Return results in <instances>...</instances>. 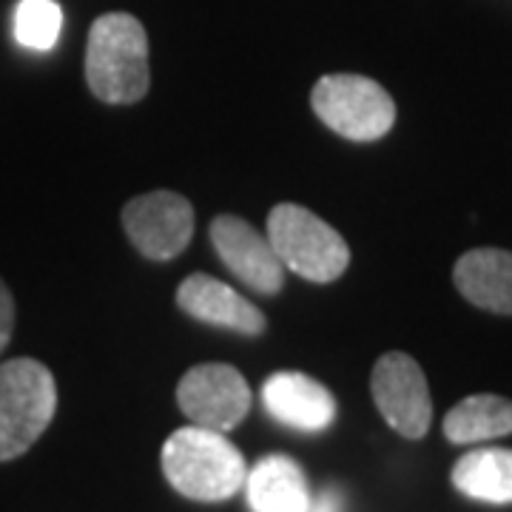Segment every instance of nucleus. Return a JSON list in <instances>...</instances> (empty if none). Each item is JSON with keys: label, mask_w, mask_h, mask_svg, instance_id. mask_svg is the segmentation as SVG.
I'll use <instances>...</instances> for the list:
<instances>
[{"label": "nucleus", "mask_w": 512, "mask_h": 512, "mask_svg": "<svg viewBox=\"0 0 512 512\" xmlns=\"http://www.w3.org/2000/svg\"><path fill=\"white\" fill-rule=\"evenodd\" d=\"M86 83L100 103L131 106L151 86L148 35L128 12H109L94 20L86 46Z\"/></svg>", "instance_id": "nucleus-1"}, {"label": "nucleus", "mask_w": 512, "mask_h": 512, "mask_svg": "<svg viewBox=\"0 0 512 512\" xmlns=\"http://www.w3.org/2000/svg\"><path fill=\"white\" fill-rule=\"evenodd\" d=\"M163 473L180 495L214 504L245 487L248 464L225 433L188 424L165 439Z\"/></svg>", "instance_id": "nucleus-2"}, {"label": "nucleus", "mask_w": 512, "mask_h": 512, "mask_svg": "<svg viewBox=\"0 0 512 512\" xmlns=\"http://www.w3.org/2000/svg\"><path fill=\"white\" fill-rule=\"evenodd\" d=\"M265 234L279 262L308 282L328 285L348 271L350 248L345 237L296 202H279L271 208Z\"/></svg>", "instance_id": "nucleus-3"}, {"label": "nucleus", "mask_w": 512, "mask_h": 512, "mask_svg": "<svg viewBox=\"0 0 512 512\" xmlns=\"http://www.w3.org/2000/svg\"><path fill=\"white\" fill-rule=\"evenodd\" d=\"M57 384L37 359H9L0 365V461L23 456L52 424Z\"/></svg>", "instance_id": "nucleus-4"}, {"label": "nucleus", "mask_w": 512, "mask_h": 512, "mask_svg": "<svg viewBox=\"0 0 512 512\" xmlns=\"http://www.w3.org/2000/svg\"><path fill=\"white\" fill-rule=\"evenodd\" d=\"M316 117L353 143H373L396 123V103L365 74H325L311 92Z\"/></svg>", "instance_id": "nucleus-5"}, {"label": "nucleus", "mask_w": 512, "mask_h": 512, "mask_svg": "<svg viewBox=\"0 0 512 512\" xmlns=\"http://www.w3.org/2000/svg\"><path fill=\"white\" fill-rule=\"evenodd\" d=\"M373 402L384 421L404 439H424L433 421V399L421 365L402 350H390L370 376Z\"/></svg>", "instance_id": "nucleus-6"}, {"label": "nucleus", "mask_w": 512, "mask_h": 512, "mask_svg": "<svg viewBox=\"0 0 512 512\" xmlns=\"http://www.w3.org/2000/svg\"><path fill=\"white\" fill-rule=\"evenodd\" d=\"M177 402L191 424L228 433L248 416L254 396L237 367L211 362L185 373L177 384Z\"/></svg>", "instance_id": "nucleus-7"}, {"label": "nucleus", "mask_w": 512, "mask_h": 512, "mask_svg": "<svg viewBox=\"0 0 512 512\" xmlns=\"http://www.w3.org/2000/svg\"><path fill=\"white\" fill-rule=\"evenodd\" d=\"M123 228L140 254L168 262L183 254L194 237V208L177 191H151L123 208Z\"/></svg>", "instance_id": "nucleus-8"}, {"label": "nucleus", "mask_w": 512, "mask_h": 512, "mask_svg": "<svg viewBox=\"0 0 512 512\" xmlns=\"http://www.w3.org/2000/svg\"><path fill=\"white\" fill-rule=\"evenodd\" d=\"M211 245L231 274L251 291L274 296L285 288V265L279 262L268 234L234 214H220L211 222Z\"/></svg>", "instance_id": "nucleus-9"}, {"label": "nucleus", "mask_w": 512, "mask_h": 512, "mask_svg": "<svg viewBox=\"0 0 512 512\" xmlns=\"http://www.w3.org/2000/svg\"><path fill=\"white\" fill-rule=\"evenodd\" d=\"M177 305L197 322L234 330L242 336H262L268 328L265 313L259 311L254 302H248L231 285L208 274L188 276L177 291Z\"/></svg>", "instance_id": "nucleus-10"}, {"label": "nucleus", "mask_w": 512, "mask_h": 512, "mask_svg": "<svg viewBox=\"0 0 512 512\" xmlns=\"http://www.w3.org/2000/svg\"><path fill=\"white\" fill-rule=\"evenodd\" d=\"M262 404L279 424L293 430L319 433L328 430L336 419V399L328 387L308 373L282 370L268 376L262 384Z\"/></svg>", "instance_id": "nucleus-11"}, {"label": "nucleus", "mask_w": 512, "mask_h": 512, "mask_svg": "<svg viewBox=\"0 0 512 512\" xmlns=\"http://www.w3.org/2000/svg\"><path fill=\"white\" fill-rule=\"evenodd\" d=\"M458 293L476 308L512 316V254L501 248H476L458 256L456 271Z\"/></svg>", "instance_id": "nucleus-12"}, {"label": "nucleus", "mask_w": 512, "mask_h": 512, "mask_svg": "<svg viewBox=\"0 0 512 512\" xmlns=\"http://www.w3.org/2000/svg\"><path fill=\"white\" fill-rule=\"evenodd\" d=\"M254 512H308L311 490L302 467L288 456H265L245 476Z\"/></svg>", "instance_id": "nucleus-13"}, {"label": "nucleus", "mask_w": 512, "mask_h": 512, "mask_svg": "<svg viewBox=\"0 0 512 512\" xmlns=\"http://www.w3.org/2000/svg\"><path fill=\"white\" fill-rule=\"evenodd\" d=\"M458 493L487 504H512V450L481 447L461 456L453 467Z\"/></svg>", "instance_id": "nucleus-14"}, {"label": "nucleus", "mask_w": 512, "mask_h": 512, "mask_svg": "<svg viewBox=\"0 0 512 512\" xmlns=\"http://www.w3.org/2000/svg\"><path fill=\"white\" fill-rule=\"evenodd\" d=\"M512 433V402L495 393L467 396L444 416V436L453 444H478Z\"/></svg>", "instance_id": "nucleus-15"}, {"label": "nucleus", "mask_w": 512, "mask_h": 512, "mask_svg": "<svg viewBox=\"0 0 512 512\" xmlns=\"http://www.w3.org/2000/svg\"><path fill=\"white\" fill-rule=\"evenodd\" d=\"M63 29V12L55 0H20L15 12V37L20 46L46 52Z\"/></svg>", "instance_id": "nucleus-16"}, {"label": "nucleus", "mask_w": 512, "mask_h": 512, "mask_svg": "<svg viewBox=\"0 0 512 512\" xmlns=\"http://www.w3.org/2000/svg\"><path fill=\"white\" fill-rule=\"evenodd\" d=\"M12 330H15V299H12V291L6 288V282L0 279V353L9 345Z\"/></svg>", "instance_id": "nucleus-17"}, {"label": "nucleus", "mask_w": 512, "mask_h": 512, "mask_svg": "<svg viewBox=\"0 0 512 512\" xmlns=\"http://www.w3.org/2000/svg\"><path fill=\"white\" fill-rule=\"evenodd\" d=\"M308 512H345V498L336 487H325L316 495V501H311Z\"/></svg>", "instance_id": "nucleus-18"}]
</instances>
